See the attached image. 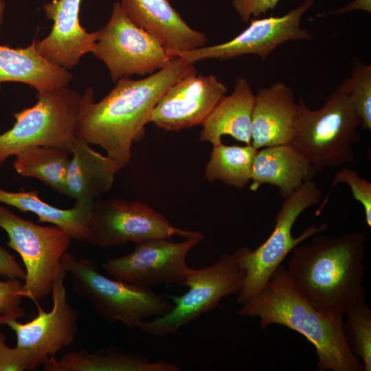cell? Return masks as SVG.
<instances>
[{"mask_svg":"<svg viewBox=\"0 0 371 371\" xmlns=\"http://www.w3.org/2000/svg\"><path fill=\"white\" fill-rule=\"evenodd\" d=\"M194 64L173 56L161 69L133 80L123 78L100 101L94 102L91 87L81 95L76 137L101 146L121 168L131 158V147L145 136L153 109L166 90L189 72Z\"/></svg>","mask_w":371,"mask_h":371,"instance_id":"6da1fadb","label":"cell"},{"mask_svg":"<svg viewBox=\"0 0 371 371\" xmlns=\"http://www.w3.org/2000/svg\"><path fill=\"white\" fill-rule=\"evenodd\" d=\"M319 234L312 236L310 244L293 249L286 269L315 308L344 317L350 308L365 302L366 236L363 232L339 236Z\"/></svg>","mask_w":371,"mask_h":371,"instance_id":"7a4b0ae2","label":"cell"},{"mask_svg":"<svg viewBox=\"0 0 371 371\" xmlns=\"http://www.w3.org/2000/svg\"><path fill=\"white\" fill-rule=\"evenodd\" d=\"M238 311L243 317H257L258 325L284 326L297 331L315 348L319 371H363L361 361L351 350L343 317L315 308L300 293L282 264L265 286Z\"/></svg>","mask_w":371,"mask_h":371,"instance_id":"3957f363","label":"cell"},{"mask_svg":"<svg viewBox=\"0 0 371 371\" xmlns=\"http://www.w3.org/2000/svg\"><path fill=\"white\" fill-rule=\"evenodd\" d=\"M301 111L290 144L300 151L317 172L325 168L352 163L354 145L360 140L359 116L349 93L339 85L318 110L308 108L300 98Z\"/></svg>","mask_w":371,"mask_h":371,"instance_id":"277c9868","label":"cell"},{"mask_svg":"<svg viewBox=\"0 0 371 371\" xmlns=\"http://www.w3.org/2000/svg\"><path fill=\"white\" fill-rule=\"evenodd\" d=\"M60 262L69 275L73 291L88 300L110 322H121L130 328H138L142 322L164 315L173 307L169 299L150 288L104 276L91 259L78 260L67 251Z\"/></svg>","mask_w":371,"mask_h":371,"instance_id":"5b68a950","label":"cell"},{"mask_svg":"<svg viewBox=\"0 0 371 371\" xmlns=\"http://www.w3.org/2000/svg\"><path fill=\"white\" fill-rule=\"evenodd\" d=\"M321 199L322 190L315 182L313 179L304 182L283 199L274 228L262 245L254 249L243 247L232 254L245 272L244 284L237 297L238 304H243L265 286L271 274L295 247L328 228L326 223L315 224L297 237L292 235L293 227L300 215L309 207L319 204Z\"/></svg>","mask_w":371,"mask_h":371,"instance_id":"8992f818","label":"cell"},{"mask_svg":"<svg viewBox=\"0 0 371 371\" xmlns=\"http://www.w3.org/2000/svg\"><path fill=\"white\" fill-rule=\"evenodd\" d=\"M36 104L13 113L12 128L0 135V166L24 149L47 146L71 154L81 95L65 87L37 93Z\"/></svg>","mask_w":371,"mask_h":371,"instance_id":"52a82bcc","label":"cell"},{"mask_svg":"<svg viewBox=\"0 0 371 371\" xmlns=\"http://www.w3.org/2000/svg\"><path fill=\"white\" fill-rule=\"evenodd\" d=\"M245 272L225 254L215 263L192 269L181 285L188 288L181 295H168L172 308L166 315L142 322L139 328L152 336L164 337L176 333L181 327L214 310L224 297L238 294Z\"/></svg>","mask_w":371,"mask_h":371,"instance_id":"ba28073f","label":"cell"},{"mask_svg":"<svg viewBox=\"0 0 371 371\" xmlns=\"http://www.w3.org/2000/svg\"><path fill=\"white\" fill-rule=\"evenodd\" d=\"M0 227L8 234L6 245L19 254L25 266L23 297L37 302L50 294L63 270L60 261L71 245L69 235L58 226L23 219L1 204Z\"/></svg>","mask_w":371,"mask_h":371,"instance_id":"9c48e42d","label":"cell"},{"mask_svg":"<svg viewBox=\"0 0 371 371\" xmlns=\"http://www.w3.org/2000/svg\"><path fill=\"white\" fill-rule=\"evenodd\" d=\"M91 53L105 64L114 82L133 75H150L173 57L131 20L120 1L113 4L108 22L99 30Z\"/></svg>","mask_w":371,"mask_h":371,"instance_id":"30bf717a","label":"cell"},{"mask_svg":"<svg viewBox=\"0 0 371 371\" xmlns=\"http://www.w3.org/2000/svg\"><path fill=\"white\" fill-rule=\"evenodd\" d=\"M89 243L110 248L155 238H204L197 232L172 226L161 214L146 204L119 199L94 201L89 223Z\"/></svg>","mask_w":371,"mask_h":371,"instance_id":"8fae6325","label":"cell"},{"mask_svg":"<svg viewBox=\"0 0 371 371\" xmlns=\"http://www.w3.org/2000/svg\"><path fill=\"white\" fill-rule=\"evenodd\" d=\"M203 239L192 237L181 242L168 238L146 240L135 244L134 250L128 254L106 260L102 267L115 279L139 286L181 285L192 270L187 265V256Z\"/></svg>","mask_w":371,"mask_h":371,"instance_id":"7c38bea8","label":"cell"},{"mask_svg":"<svg viewBox=\"0 0 371 371\" xmlns=\"http://www.w3.org/2000/svg\"><path fill=\"white\" fill-rule=\"evenodd\" d=\"M313 4L314 0H304L282 16L251 19L248 27L227 42L168 53L192 64L205 59L225 60L247 54L258 55L265 60L285 42L311 38V33L300 24L302 16Z\"/></svg>","mask_w":371,"mask_h":371,"instance_id":"4fadbf2b","label":"cell"},{"mask_svg":"<svg viewBox=\"0 0 371 371\" xmlns=\"http://www.w3.org/2000/svg\"><path fill=\"white\" fill-rule=\"evenodd\" d=\"M66 275L63 269L53 284L50 311L45 312L38 306L37 316L30 322L21 323L16 318L5 322L16 333V346L29 350L40 366L70 346L78 333L80 313L67 301Z\"/></svg>","mask_w":371,"mask_h":371,"instance_id":"5bb4252c","label":"cell"},{"mask_svg":"<svg viewBox=\"0 0 371 371\" xmlns=\"http://www.w3.org/2000/svg\"><path fill=\"white\" fill-rule=\"evenodd\" d=\"M226 85L214 75L189 72L160 98L150 122L166 131L202 125L227 92Z\"/></svg>","mask_w":371,"mask_h":371,"instance_id":"9a60e30c","label":"cell"},{"mask_svg":"<svg viewBox=\"0 0 371 371\" xmlns=\"http://www.w3.org/2000/svg\"><path fill=\"white\" fill-rule=\"evenodd\" d=\"M82 0H52L43 6L46 17L52 21L49 34L35 41L36 49L50 63L71 69L81 58L92 52L99 30L88 32L80 22Z\"/></svg>","mask_w":371,"mask_h":371,"instance_id":"2e32d148","label":"cell"},{"mask_svg":"<svg viewBox=\"0 0 371 371\" xmlns=\"http://www.w3.org/2000/svg\"><path fill=\"white\" fill-rule=\"evenodd\" d=\"M301 102L282 82L258 89L251 117V144L256 149L289 144L297 126Z\"/></svg>","mask_w":371,"mask_h":371,"instance_id":"e0dca14e","label":"cell"},{"mask_svg":"<svg viewBox=\"0 0 371 371\" xmlns=\"http://www.w3.org/2000/svg\"><path fill=\"white\" fill-rule=\"evenodd\" d=\"M120 3L131 20L168 52L196 49L208 41L205 34L188 25L169 0H120Z\"/></svg>","mask_w":371,"mask_h":371,"instance_id":"ac0fdd59","label":"cell"},{"mask_svg":"<svg viewBox=\"0 0 371 371\" xmlns=\"http://www.w3.org/2000/svg\"><path fill=\"white\" fill-rule=\"evenodd\" d=\"M317 172L308 160L291 144L264 147L257 150L251 170L250 190L262 184L276 186L283 199L291 195Z\"/></svg>","mask_w":371,"mask_h":371,"instance_id":"d6986e66","label":"cell"},{"mask_svg":"<svg viewBox=\"0 0 371 371\" xmlns=\"http://www.w3.org/2000/svg\"><path fill=\"white\" fill-rule=\"evenodd\" d=\"M254 101L255 94L248 80L237 78L232 93L222 97L202 124L200 140L215 146L222 143L223 135H229L251 144Z\"/></svg>","mask_w":371,"mask_h":371,"instance_id":"ffe728a7","label":"cell"},{"mask_svg":"<svg viewBox=\"0 0 371 371\" xmlns=\"http://www.w3.org/2000/svg\"><path fill=\"white\" fill-rule=\"evenodd\" d=\"M72 78L68 69L50 63L40 54L35 40L25 47L0 45V91L1 83L16 82L43 93L68 87Z\"/></svg>","mask_w":371,"mask_h":371,"instance_id":"44dd1931","label":"cell"},{"mask_svg":"<svg viewBox=\"0 0 371 371\" xmlns=\"http://www.w3.org/2000/svg\"><path fill=\"white\" fill-rule=\"evenodd\" d=\"M66 177L65 195L76 201H95L108 192L121 170L116 161L76 137Z\"/></svg>","mask_w":371,"mask_h":371,"instance_id":"7402d4cb","label":"cell"},{"mask_svg":"<svg viewBox=\"0 0 371 371\" xmlns=\"http://www.w3.org/2000/svg\"><path fill=\"white\" fill-rule=\"evenodd\" d=\"M44 371H179L181 368L164 360L150 361L147 358L115 348H102L93 352L86 350L71 351L59 360L49 357L43 364Z\"/></svg>","mask_w":371,"mask_h":371,"instance_id":"603a6c76","label":"cell"},{"mask_svg":"<svg viewBox=\"0 0 371 371\" xmlns=\"http://www.w3.org/2000/svg\"><path fill=\"white\" fill-rule=\"evenodd\" d=\"M95 201H76L70 209H60L41 200L36 190L10 192L0 189V203L38 216V222L58 226L71 239L89 243V223Z\"/></svg>","mask_w":371,"mask_h":371,"instance_id":"cb8c5ba5","label":"cell"},{"mask_svg":"<svg viewBox=\"0 0 371 371\" xmlns=\"http://www.w3.org/2000/svg\"><path fill=\"white\" fill-rule=\"evenodd\" d=\"M15 157L13 166L18 174L37 179L65 195L70 161L67 152L56 147L41 146L24 149Z\"/></svg>","mask_w":371,"mask_h":371,"instance_id":"d4e9b609","label":"cell"},{"mask_svg":"<svg viewBox=\"0 0 371 371\" xmlns=\"http://www.w3.org/2000/svg\"><path fill=\"white\" fill-rule=\"evenodd\" d=\"M257 150L251 144L229 146L221 143L213 146L205 170L206 179L243 189L251 181Z\"/></svg>","mask_w":371,"mask_h":371,"instance_id":"484cf974","label":"cell"},{"mask_svg":"<svg viewBox=\"0 0 371 371\" xmlns=\"http://www.w3.org/2000/svg\"><path fill=\"white\" fill-rule=\"evenodd\" d=\"M345 315L344 331L350 348L361 361L363 371H370L371 310L364 302L350 308Z\"/></svg>","mask_w":371,"mask_h":371,"instance_id":"4316f807","label":"cell"},{"mask_svg":"<svg viewBox=\"0 0 371 371\" xmlns=\"http://www.w3.org/2000/svg\"><path fill=\"white\" fill-rule=\"evenodd\" d=\"M349 93L361 119V127L371 130V66L355 58L350 76L341 84Z\"/></svg>","mask_w":371,"mask_h":371,"instance_id":"83f0119b","label":"cell"},{"mask_svg":"<svg viewBox=\"0 0 371 371\" xmlns=\"http://www.w3.org/2000/svg\"><path fill=\"white\" fill-rule=\"evenodd\" d=\"M346 183L350 187L353 198L359 202L363 209L365 220L368 227H371V182L361 177L359 173L353 169L344 168L334 175L330 189L315 211V216H318L326 204L328 202L330 196L334 189L339 183Z\"/></svg>","mask_w":371,"mask_h":371,"instance_id":"f1b7e54d","label":"cell"},{"mask_svg":"<svg viewBox=\"0 0 371 371\" xmlns=\"http://www.w3.org/2000/svg\"><path fill=\"white\" fill-rule=\"evenodd\" d=\"M39 366L29 350L8 346L4 334L0 332V371H27Z\"/></svg>","mask_w":371,"mask_h":371,"instance_id":"f546056e","label":"cell"},{"mask_svg":"<svg viewBox=\"0 0 371 371\" xmlns=\"http://www.w3.org/2000/svg\"><path fill=\"white\" fill-rule=\"evenodd\" d=\"M23 284L19 279L0 280V315L9 318L22 317L25 311L21 307Z\"/></svg>","mask_w":371,"mask_h":371,"instance_id":"4dcf8cb0","label":"cell"},{"mask_svg":"<svg viewBox=\"0 0 371 371\" xmlns=\"http://www.w3.org/2000/svg\"><path fill=\"white\" fill-rule=\"evenodd\" d=\"M280 0H232L234 9L244 23L251 16L258 17L268 10L274 9Z\"/></svg>","mask_w":371,"mask_h":371,"instance_id":"1f68e13d","label":"cell"},{"mask_svg":"<svg viewBox=\"0 0 371 371\" xmlns=\"http://www.w3.org/2000/svg\"><path fill=\"white\" fill-rule=\"evenodd\" d=\"M0 276L7 279L24 280L25 271L19 264L16 257L0 245Z\"/></svg>","mask_w":371,"mask_h":371,"instance_id":"d6a6232c","label":"cell"},{"mask_svg":"<svg viewBox=\"0 0 371 371\" xmlns=\"http://www.w3.org/2000/svg\"><path fill=\"white\" fill-rule=\"evenodd\" d=\"M353 10H363L368 13L371 12V1L370 0H354L352 3H349L346 6L332 11L326 14H318L317 16H324L326 15L330 14H341L346 12H351Z\"/></svg>","mask_w":371,"mask_h":371,"instance_id":"836d02e7","label":"cell"},{"mask_svg":"<svg viewBox=\"0 0 371 371\" xmlns=\"http://www.w3.org/2000/svg\"><path fill=\"white\" fill-rule=\"evenodd\" d=\"M5 3L4 0H0V26L1 25L5 12Z\"/></svg>","mask_w":371,"mask_h":371,"instance_id":"e575fe53","label":"cell"}]
</instances>
